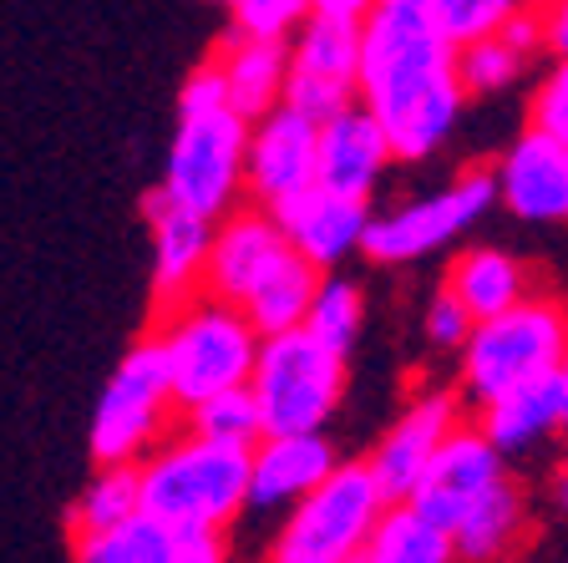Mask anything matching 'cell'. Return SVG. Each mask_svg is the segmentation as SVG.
I'll list each match as a JSON object with an SVG mask.
<instances>
[{
  "label": "cell",
  "mask_w": 568,
  "mask_h": 563,
  "mask_svg": "<svg viewBox=\"0 0 568 563\" xmlns=\"http://www.w3.org/2000/svg\"><path fill=\"white\" fill-rule=\"evenodd\" d=\"M244 148L248 122L224 102L209 61H203L178 87V118L173 138H168L163 178H158V199L193 219L219 223L244 203Z\"/></svg>",
  "instance_id": "7a4b0ae2"
},
{
  "label": "cell",
  "mask_w": 568,
  "mask_h": 563,
  "mask_svg": "<svg viewBox=\"0 0 568 563\" xmlns=\"http://www.w3.org/2000/svg\"><path fill=\"white\" fill-rule=\"evenodd\" d=\"M447 539L457 563H508L523 549V539H528V497H523L518 477L493 487Z\"/></svg>",
  "instance_id": "cb8c5ba5"
},
{
  "label": "cell",
  "mask_w": 568,
  "mask_h": 563,
  "mask_svg": "<svg viewBox=\"0 0 568 563\" xmlns=\"http://www.w3.org/2000/svg\"><path fill=\"white\" fill-rule=\"evenodd\" d=\"M209 71L219 92H224V102L244 122H260L274 107H284V47H260V41L224 36V47L213 51Z\"/></svg>",
  "instance_id": "603a6c76"
},
{
  "label": "cell",
  "mask_w": 568,
  "mask_h": 563,
  "mask_svg": "<svg viewBox=\"0 0 568 563\" xmlns=\"http://www.w3.org/2000/svg\"><path fill=\"white\" fill-rule=\"evenodd\" d=\"M442 290H447L452 300L467 310V320L477 325V320H493V315H503V310L523 305L532 294V274L508 249L467 244L452 254V270H447V280H442Z\"/></svg>",
  "instance_id": "44dd1931"
},
{
  "label": "cell",
  "mask_w": 568,
  "mask_h": 563,
  "mask_svg": "<svg viewBox=\"0 0 568 563\" xmlns=\"http://www.w3.org/2000/svg\"><path fill=\"white\" fill-rule=\"evenodd\" d=\"M422 330H426V341L437 345V351L457 355L462 345H467V335H473V320H467V310L452 300L447 290L437 284V294L426 300V315H422Z\"/></svg>",
  "instance_id": "d6a6232c"
},
{
  "label": "cell",
  "mask_w": 568,
  "mask_h": 563,
  "mask_svg": "<svg viewBox=\"0 0 568 563\" xmlns=\"http://www.w3.org/2000/svg\"><path fill=\"white\" fill-rule=\"evenodd\" d=\"M532 132H544L548 142L568 148V61H554L544 71V82L532 87Z\"/></svg>",
  "instance_id": "1f68e13d"
},
{
  "label": "cell",
  "mask_w": 568,
  "mask_h": 563,
  "mask_svg": "<svg viewBox=\"0 0 568 563\" xmlns=\"http://www.w3.org/2000/svg\"><path fill=\"white\" fill-rule=\"evenodd\" d=\"M497 188H493V168H462L447 183L426 188L416 199H402L390 209H371L366 219V239L361 254L381 270L396 264H422V259L452 249L457 239H467L477 223L493 213Z\"/></svg>",
  "instance_id": "ba28073f"
},
{
  "label": "cell",
  "mask_w": 568,
  "mask_h": 563,
  "mask_svg": "<svg viewBox=\"0 0 568 563\" xmlns=\"http://www.w3.org/2000/svg\"><path fill=\"white\" fill-rule=\"evenodd\" d=\"M390 142L386 132L371 122V112L345 107L335 118H325L315 128V188L345 203H366L381 193L390 173Z\"/></svg>",
  "instance_id": "9a60e30c"
},
{
  "label": "cell",
  "mask_w": 568,
  "mask_h": 563,
  "mask_svg": "<svg viewBox=\"0 0 568 563\" xmlns=\"http://www.w3.org/2000/svg\"><path fill=\"white\" fill-rule=\"evenodd\" d=\"M355 107L386 132L396 163H426L452 142L467 92L457 51L432 31L422 0H376L366 11Z\"/></svg>",
  "instance_id": "6da1fadb"
},
{
  "label": "cell",
  "mask_w": 568,
  "mask_h": 563,
  "mask_svg": "<svg viewBox=\"0 0 568 563\" xmlns=\"http://www.w3.org/2000/svg\"><path fill=\"white\" fill-rule=\"evenodd\" d=\"M315 188V122L274 107L270 118L248 122L244 148V199L248 209H284Z\"/></svg>",
  "instance_id": "4fadbf2b"
},
{
  "label": "cell",
  "mask_w": 568,
  "mask_h": 563,
  "mask_svg": "<svg viewBox=\"0 0 568 563\" xmlns=\"http://www.w3.org/2000/svg\"><path fill=\"white\" fill-rule=\"evenodd\" d=\"M371 0H310L300 31L284 47V107L320 128L355 107L361 71V26Z\"/></svg>",
  "instance_id": "9c48e42d"
},
{
  "label": "cell",
  "mask_w": 568,
  "mask_h": 563,
  "mask_svg": "<svg viewBox=\"0 0 568 563\" xmlns=\"http://www.w3.org/2000/svg\"><path fill=\"white\" fill-rule=\"evenodd\" d=\"M538 31H544L548 57L568 61V0H558V6H538Z\"/></svg>",
  "instance_id": "e575fe53"
},
{
  "label": "cell",
  "mask_w": 568,
  "mask_h": 563,
  "mask_svg": "<svg viewBox=\"0 0 568 563\" xmlns=\"http://www.w3.org/2000/svg\"><path fill=\"white\" fill-rule=\"evenodd\" d=\"M544 51V31H538V6H513V16L497 26L487 41L457 51V82L467 97H493L508 92L513 82H523V71L532 67V57Z\"/></svg>",
  "instance_id": "7402d4cb"
},
{
  "label": "cell",
  "mask_w": 568,
  "mask_h": 563,
  "mask_svg": "<svg viewBox=\"0 0 568 563\" xmlns=\"http://www.w3.org/2000/svg\"><path fill=\"white\" fill-rule=\"evenodd\" d=\"M477 432L493 442V452L503 462H518L544 452L554 436H568V401L558 381H544V386L513 391V396L493 401V406L477 411Z\"/></svg>",
  "instance_id": "ffe728a7"
},
{
  "label": "cell",
  "mask_w": 568,
  "mask_h": 563,
  "mask_svg": "<svg viewBox=\"0 0 568 563\" xmlns=\"http://www.w3.org/2000/svg\"><path fill=\"white\" fill-rule=\"evenodd\" d=\"M173 396H168V375L158 361L153 341L142 335L128 355L118 361V371L106 375L102 396L92 411V462L97 468H138L148 452L168 442L173 426Z\"/></svg>",
  "instance_id": "30bf717a"
},
{
  "label": "cell",
  "mask_w": 568,
  "mask_h": 563,
  "mask_svg": "<svg viewBox=\"0 0 568 563\" xmlns=\"http://www.w3.org/2000/svg\"><path fill=\"white\" fill-rule=\"evenodd\" d=\"M457 426H462V396L452 386H426L390 416V426L376 436V446L361 462L371 468V477L381 482V493L390 503H406L412 487L422 482V472L432 468V458Z\"/></svg>",
  "instance_id": "8fae6325"
},
{
  "label": "cell",
  "mask_w": 568,
  "mask_h": 563,
  "mask_svg": "<svg viewBox=\"0 0 568 563\" xmlns=\"http://www.w3.org/2000/svg\"><path fill=\"white\" fill-rule=\"evenodd\" d=\"M341 468L331 436H260L248 446V513L284 517Z\"/></svg>",
  "instance_id": "2e32d148"
},
{
  "label": "cell",
  "mask_w": 568,
  "mask_h": 563,
  "mask_svg": "<svg viewBox=\"0 0 568 563\" xmlns=\"http://www.w3.org/2000/svg\"><path fill=\"white\" fill-rule=\"evenodd\" d=\"M568 361V305L558 294L532 290L523 305L493 320H477L457 351V391L477 411L513 391L558 381Z\"/></svg>",
  "instance_id": "277c9868"
},
{
  "label": "cell",
  "mask_w": 568,
  "mask_h": 563,
  "mask_svg": "<svg viewBox=\"0 0 568 563\" xmlns=\"http://www.w3.org/2000/svg\"><path fill=\"white\" fill-rule=\"evenodd\" d=\"M310 0H234L224 11L234 41H260V47H290V36L300 31Z\"/></svg>",
  "instance_id": "4dcf8cb0"
},
{
  "label": "cell",
  "mask_w": 568,
  "mask_h": 563,
  "mask_svg": "<svg viewBox=\"0 0 568 563\" xmlns=\"http://www.w3.org/2000/svg\"><path fill=\"white\" fill-rule=\"evenodd\" d=\"M558 386H564V401H568V361H564V371H558Z\"/></svg>",
  "instance_id": "8d00e7d4"
},
{
  "label": "cell",
  "mask_w": 568,
  "mask_h": 563,
  "mask_svg": "<svg viewBox=\"0 0 568 563\" xmlns=\"http://www.w3.org/2000/svg\"><path fill=\"white\" fill-rule=\"evenodd\" d=\"M142 213H148V249H153V305H158V315H163V310L203 294L213 223L173 209V203H163L158 193H148Z\"/></svg>",
  "instance_id": "ac0fdd59"
},
{
  "label": "cell",
  "mask_w": 568,
  "mask_h": 563,
  "mask_svg": "<svg viewBox=\"0 0 568 563\" xmlns=\"http://www.w3.org/2000/svg\"><path fill=\"white\" fill-rule=\"evenodd\" d=\"M173 563H234V543L213 533H189L173 543Z\"/></svg>",
  "instance_id": "836d02e7"
},
{
  "label": "cell",
  "mask_w": 568,
  "mask_h": 563,
  "mask_svg": "<svg viewBox=\"0 0 568 563\" xmlns=\"http://www.w3.org/2000/svg\"><path fill=\"white\" fill-rule=\"evenodd\" d=\"M280 223L284 244L295 249L315 274H341V264L351 254H361V239H366V219L371 209L366 203H345V199H331V193H300L295 203L270 213Z\"/></svg>",
  "instance_id": "d6986e66"
},
{
  "label": "cell",
  "mask_w": 568,
  "mask_h": 563,
  "mask_svg": "<svg viewBox=\"0 0 568 563\" xmlns=\"http://www.w3.org/2000/svg\"><path fill=\"white\" fill-rule=\"evenodd\" d=\"M300 330L345 361L355 351V341H361V330H366V294H361V284L345 280V274H320L315 300H310Z\"/></svg>",
  "instance_id": "4316f807"
},
{
  "label": "cell",
  "mask_w": 568,
  "mask_h": 563,
  "mask_svg": "<svg viewBox=\"0 0 568 563\" xmlns=\"http://www.w3.org/2000/svg\"><path fill=\"white\" fill-rule=\"evenodd\" d=\"M361 563H457V553H452V539L437 523H426L406 503H390L381 513V523L371 529Z\"/></svg>",
  "instance_id": "d4e9b609"
},
{
  "label": "cell",
  "mask_w": 568,
  "mask_h": 563,
  "mask_svg": "<svg viewBox=\"0 0 568 563\" xmlns=\"http://www.w3.org/2000/svg\"><path fill=\"white\" fill-rule=\"evenodd\" d=\"M554 503L568 517V436H564V462H558V477H554Z\"/></svg>",
  "instance_id": "d590c367"
},
{
  "label": "cell",
  "mask_w": 568,
  "mask_h": 563,
  "mask_svg": "<svg viewBox=\"0 0 568 563\" xmlns=\"http://www.w3.org/2000/svg\"><path fill=\"white\" fill-rule=\"evenodd\" d=\"M173 533L158 529L153 517H132L112 533L71 543V563H173Z\"/></svg>",
  "instance_id": "83f0119b"
},
{
  "label": "cell",
  "mask_w": 568,
  "mask_h": 563,
  "mask_svg": "<svg viewBox=\"0 0 568 563\" xmlns=\"http://www.w3.org/2000/svg\"><path fill=\"white\" fill-rule=\"evenodd\" d=\"M497 203L523 223H568V148L523 128L493 168Z\"/></svg>",
  "instance_id": "e0dca14e"
},
{
  "label": "cell",
  "mask_w": 568,
  "mask_h": 563,
  "mask_svg": "<svg viewBox=\"0 0 568 563\" xmlns=\"http://www.w3.org/2000/svg\"><path fill=\"white\" fill-rule=\"evenodd\" d=\"M158 361L168 375V396L178 411H193L213 396L244 391L254 361H260V330L239 310L219 305L209 294H193L183 305L163 310L158 325L148 330Z\"/></svg>",
  "instance_id": "5b68a950"
},
{
  "label": "cell",
  "mask_w": 568,
  "mask_h": 563,
  "mask_svg": "<svg viewBox=\"0 0 568 563\" xmlns=\"http://www.w3.org/2000/svg\"><path fill=\"white\" fill-rule=\"evenodd\" d=\"M183 432L203 436V442H219V446H239V452H248V446L264 436L260 432V411H254V401H248V386L183 411Z\"/></svg>",
  "instance_id": "f1b7e54d"
},
{
  "label": "cell",
  "mask_w": 568,
  "mask_h": 563,
  "mask_svg": "<svg viewBox=\"0 0 568 563\" xmlns=\"http://www.w3.org/2000/svg\"><path fill=\"white\" fill-rule=\"evenodd\" d=\"M422 6H426L432 31H437L452 51H467L508 21L518 0H422Z\"/></svg>",
  "instance_id": "f546056e"
},
{
  "label": "cell",
  "mask_w": 568,
  "mask_h": 563,
  "mask_svg": "<svg viewBox=\"0 0 568 563\" xmlns=\"http://www.w3.org/2000/svg\"><path fill=\"white\" fill-rule=\"evenodd\" d=\"M386 507L390 497L381 493V482L371 477L366 462L341 458V468L320 482L305 503L290 507L274 523L264 563H361V549H366L371 529L381 523Z\"/></svg>",
  "instance_id": "8992f818"
},
{
  "label": "cell",
  "mask_w": 568,
  "mask_h": 563,
  "mask_svg": "<svg viewBox=\"0 0 568 563\" xmlns=\"http://www.w3.org/2000/svg\"><path fill=\"white\" fill-rule=\"evenodd\" d=\"M248 401L264 436H325L345 401V361L305 330L270 335L248 375Z\"/></svg>",
  "instance_id": "52a82bcc"
},
{
  "label": "cell",
  "mask_w": 568,
  "mask_h": 563,
  "mask_svg": "<svg viewBox=\"0 0 568 563\" xmlns=\"http://www.w3.org/2000/svg\"><path fill=\"white\" fill-rule=\"evenodd\" d=\"M138 493L142 517H153L173 539L189 533L229 539L248 513V452L173 432L138 462Z\"/></svg>",
  "instance_id": "3957f363"
},
{
  "label": "cell",
  "mask_w": 568,
  "mask_h": 563,
  "mask_svg": "<svg viewBox=\"0 0 568 563\" xmlns=\"http://www.w3.org/2000/svg\"><path fill=\"white\" fill-rule=\"evenodd\" d=\"M142 513V493H138V468H97L82 482V493L71 503V543L77 539H97V533H112L122 523Z\"/></svg>",
  "instance_id": "484cf974"
},
{
  "label": "cell",
  "mask_w": 568,
  "mask_h": 563,
  "mask_svg": "<svg viewBox=\"0 0 568 563\" xmlns=\"http://www.w3.org/2000/svg\"><path fill=\"white\" fill-rule=\"evenodd\" d=\"M295 249L284 244L280 223L270 219L264 209H248L239 203L234 213L213 223V239H209V270H203V294L219 300L229 310H244V300L280 270L284 259Z\"/></svg>",
  "instance_id": "5bb4252c"
},
{
  "label": "cell",
  "mask_w": 568,
  "mask_h": 563,
  "mask_svg": "<svg viewBox=\"0 0 568 563\" xmlns=\"http://www.w3.org/2000/svg\"><path fill=\"white\" fill-rule=\"evenodd\" d=\"M508 477H513V468L493 452V442H487L477 426H457V432L442 442L437 458H432V468L422 472V482L412 487L406 507H416L426 523H437L442 533H452L462 517L473 513L493 487H503Z\"/></svg>",
  "instance_id": "7c38bea8"
}]
</instances>
